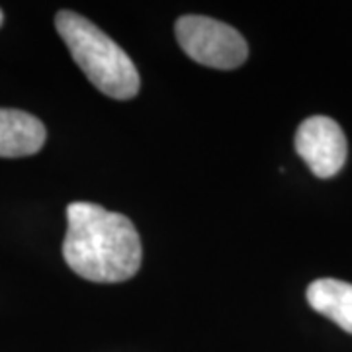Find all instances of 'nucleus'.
<instances>
[{
    "instance_id": "nucleus-1",
    "label": "nucleus",
    "mask_w": 352,
    "mask_h": 352,
    "mask_svg": "<svg viewBox=\"0 0 352 352\" xmlns=\"http://www.w3.org/2000/svg\"><path fill=\"white\" fill-rule=\"evenodd\" d=\"M63 256L80 278L113 284L138 274L143 251L129 217L98 204L73 201L67 208Z\"/></svg>"
},
{
    "instance_id": "nucleus-2",
    "label": "nucleus",
    "mask_w": 352,
    "mask_h": 352,
    "mask_svg": "<svg viewBox=\"0 0 352 352\" xmlns=\"http://www.w3.org/2000/svg\"><path fill=\"white\" fill-rule=\"evenodd\" d=\"M55 28L75 63L100 92L116 100L138 96L141 80L135 65L98 25L80 14L61 10L55 16Z\"/></svg>"
},
{
    "instance_id": "nucleus-3",
    "label": "nucleus",
    "mask_w": 352,
    "mask_h": 352,
    "mask_svg": "<svg viewBox=\"0 0 352 352\" xmlns=\"http://www.w3.org/2000/svg\"><path fill=\"white\" fill-rule=\"evenodd\" d=\"M176 41L192 61L219 71L237 69L247 61L249 45L239 32L214 18L188 14L176 20Z\"/></svg>"
},
{
    "instance_id": "nucleus-4",
    "label": "nucleus",
    "mask_w": 352,
    "mask_h": 352,
    "mask_svg": "<svg viewBox=\"0 0 352 352\" xmlns=\"http://www.w3.org/2000/svg\"><path fill=\"white\" fill-rule=\"evenodd\" d=\"M296 151L317 178H331L346 161V138L340 126L327 116L303 120L296 131Z\"/></svg>"
},
{
    "instance_id": "nucleus-5",
    "label": "nucleus",
    "mask_w": 352,
    "mask_h": 352,
    "mask_svg": "<svg viewBox=\"0 0 352 352\" xmlns=\"http://www.w3.org/2000/svg\"><path fill=\"white\" fill-rule=\"evenodd\" d=\"M45 126L36 116L0 108V157H30L43 147L45 143Z\"/></svg>"
},
{
    "instance_id": "nucleus-6",
    "label": "nucleus",
    "mask_w": 352,
    "mask_h": 352,
    "mask_svg": "<svg viewBox=\"0 0 352 352\" xmlns=\"http://www.w3.org/2000/svg\"><path fill=\"white\" fill-rule=\"evenodd\" d=\"M305 296L317 314L325 315L352 335V284L335 278H321L309 284Z\"/></svg>"
},
{
    "instance_id": "nucleus-7",
    "label": "nucleus",
    "mask_w": 352,
    "mask_h": 352,
    "mask_svg": "<svg viewBox=\"0 0 352 352\" xmlns=\"http://www.w3.org/2000/svg\"><path fill=\"white\" fill-rule=\"evenodd\" d=\"M2 22H4V14H2V10H0V25H2Z\"/></svg>"
}]
</instances>
